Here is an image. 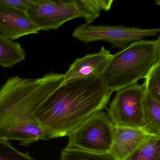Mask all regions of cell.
Segmentation results:
<instances>
[{"label":"cell","instance_id":"14","mask_svg":"<svg viewBox=\"0 0 160 160\" xmlns=\"http://www.w3.org/2000/svg\"><path fill=\"white\" fill-rule=\"evenodd\" d=\"M144 79L145 93L160 102V62L151 68Z\"/></svg>","mask_w":160,"mask_h":160},{"label":"cell","instance_id":"10","mask_svg":"<svg viewBox=\"0 0 160 160\" xmlns=\"http://www.w3.org/2000/svg\"><path fill=\"white\" fill-rule=\"evenodd\" d=\"M149 135L141 128L115 126L109 153L117 160H124Z\"/></svg>","mask_w":160,"mask_h":160},{"label":"cell","instance_id":"4","mask_svg":"<svg viewBox=\"0 0 160 160\" xmlns=\"http://www.w3.org/2000/svg\"><path fill=\"white\" fill-rule=\"evenodd\" d=\"M113 0H32L27 12L40 31L58 30L70 20L83 18L90 24L101 12L111 9Z\"/></svg>","mask_w":160,"mask_h":160},{"label":"cell","instance_id":"3","mask_svg":"<svg viewBox=\"0 0 160 160\" xmlns=\"http://www.w3.org/2000/svg\"><path fill=\"white\" fill-rule=\"evenodd\" d=\"M160 62V38L140 40L113 55L100 78L112 92L137 83L151 68Z\"/></svg>","mask_w":160,"mask_h":160},{"label":"cell","instance_id":"6","mask_svg":"<svg viewBox=\"0 0 160 160\" xmlns=\"http://www.w3.org/2000/svg\"><path fill=\"white\" fill-rule=\"evenodd\" d=\"M159 28L145 29L124 26H95L85 24L77 28L73 37L85 43L97 41L110 43L112 47L123 49L131 43L157 35Z\"/></svg>","mask_w":160,"mask_h":160},{"label":"cell","instance_id":"17","mask_svg":"<svg viewBox=\"0 0 160 160\" xmlns=\"http://www.w3.org/2000/svg\"><path fill=\"white\" fill-rule=\"evenodd\" d=\"M0 2L6 5L27 12L31 6L32 0H0Z\"/></svg>","mask_w":160,"mask_h":160},{"label":"cell","instance_id":"9","mask_svg":"<svg viewBox=\"0 0 160 160\" xmlns=\"http://www.w3.org/2000/svg\"><path fill=\"white\" fill-rule=\"evenodd\" d=\"M113 55L104 47L99 52L76 59L64 74L63 82L75 79L100 77L104 72Z\"/></svg>","mask_w":160,"mask_h":160},{"label":"cell","instance_id":"1","mask_svg":"<svg viewBox=\"0 0 160 160\" xmlns=\"http://www.w3.org/2000/svg\"><path fill=\"white\" fill-rule=\"evenodd\" d=\"M112 93L100 77L63 82L37 108L33 116L48 140L68 137L105 109Z\"/></svg>","mask_w":160,"mask_h":160},{"label":"cell","instance_id":"12","mask_svg":"<svg viewBox=\"0 0 160 160\" xmlns=\"http://www.w3.org/2000/svg\"><path fill=\"white\" fill-rule=\"evenodd\" d=\"M27 53L22 46L4 37L0 32V66L10 68L24 61Z\"/></svg>","mask_w":160,"mask_h":160},{"label":"cell","instance_id":"5","mask_svg":"<svg viewBox=\"0 0 160 160\" xmlns=\"http://www.w3.org/2000/svg\"><path fill=\"white\" fill-rule=\"evenodd\" d=\"M114 128L108 113L100 111L89 118L68 136V144L63 149L108 153L112 145Z\"/></svg>","mask_w":160,"mask_h":160},{"label":"cell","instance_id":"15","mask_svg":"<svg viewBox=\"0 0 160 160\" xmlns=\"http://www.w3.org/2000/svg\"><path fill=\"white\" fill-rule=\"evenodd\" d=\"M60 160H117L109 152L94 153L79 151L63 149Z\"/></svg>","mask_w":160,"mask_h":160},{"label":"cell","instance_id":"11","mask_svg":"<svg viewBox=\"0 0 160 160\" xmlns=\"http://www.w3.org/2000/svg\"><path fill=\"white\" fill-rule=\"evenodd\" d=\"M142 129L149 135L160 137V102L145 93L142 102Z\"/></svg>","mask_w":160,"mask_h":160},{"label":"cell","instance_id":"8","mask_svg":"<svg viewBox=\"0 0 160 160\" xmlns=\"http://www.w3.org/2000/svg\"><path fill=\"white\" fill-rule=\"evenodd\" d=\"M39 31L27 12L0 2V32L4 37L13 41Z\"/></svg>","mask_w":160,"mask_h":160},{"label":"cell","instance_id":"16","mask_svg":"<svg viewBox=\"0 0 160 160\" xmlns=\"http://www.w3.org/2000/svg\"><path fill=\"white\" fill-rule=\"evenodd\" d=\"M0 160H35L28 152H21L9 141L0 139Z\"/></svg>","mask_w":160,"mask_h":160},{"label":"cell","instance_id":"13","mask_svg":"<svg viewBox=\"0 0 160 160\" xmlns=\"http://www.w3.org/2000/svg\"><path fill=\"white\" fill-rule=\"evenodd\" d=\"M124 160H160V137L149 135Z\"/></svg>","mask_w":160,"mask_h":160},{"label":"cell","instance_id":"2","mask_svg":"<svg viewBox=\"0 0 160 160\" xmlns=\"http://www.w3.org/2000/svg\"><path fill=\"white\" fill-rule=\"evenodd\" d=\"M64 74L8 78L0 88V139L28 146L48 140L33 116L37 108L63 82Z\"/></svg>","mask_w":160,"mask_h":160},{"label":"cell","instance_id":"7","mask_svg":"<svg viewBox=\"0 0 160 160\" xmlns=\"http://www.w3.org/2000/svg\"><path fill=\"white\" fill-rule=\"evenodd\" d=\"M145 93L144 84L138 83L116 92L108 113L115 126L142 129Z\"/></svg>","mask_w":160,"mask_h":160}]
</instances>
